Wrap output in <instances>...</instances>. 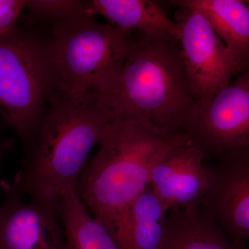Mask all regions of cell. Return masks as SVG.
Returning <instances> with one entry per match:
<instances>
[{
    "instance_id": "2e32d148",
    "label": "cell",
    "mask_w": 249,
    "mask_h": 249,
    "mask_svg": "<svg viewBox=\"0 0 249 249\" xmlns=\"http://www.w3.org/2000/svg\"><path fill=\"white\" fill-rule=\"evenodd\" d=\"M25 9L36 17L54 23L76 16L91 15L86 1L77 0H26Z\"/></svg>"
},
{
    "instance_id": "8fae6325",
    "label": "cell",
    "mask_w": 249,
    "mask_h": 249,
    "mask_svg": "<svg viewBox=\"0 0 249 249\" xmlns=\"http://www.w3.org/2000/svg\"><path fill=\"white\" fill-rule=\"evenodd\" d=\"M169 210L150 186L134 201L116 234L121 249H163Z\"/></svg>"
},
{
    "instance_id": "3957f363",
    "label": "cell",
    "mask_w": 249,
    "mask_h": 249,
    "mask_svg": "<svg viewBox=\"0 0 249 249\" xmlns=\"http://www.w3.org/2000/svg\"><path fill=\"white\" fill-rule=\"evenodd\" d=\"M49 103L16 177L23 196L58 204L62 192L76 187L90 152L115 118L94 93L70 100L55 91Z\"/></svg>"
},
{
    "instance_id": "277c9868",
    "label": "cell",
    "mask_w": 249,
    "mask_h": 249,
    "mask_svg": "<svg viewBox=\"0 0 249 249\" xmlns=\"http://www.w3.org/2000/svg\"><path fill=\"white\" fill-rule=\"evenodd\" d=\"M91 15L54 23L49 42L56 91L78 100L99 93L120 68L132 43V32L110 22L98 24Z\"/></svg>"
},
{
    "instance_id": "6da1fadb",
    "label": "cell",
    "mask_w": 249,
    "mask_h": 249,
    "mask_svg": "<svg viewBox=\"0 0 249 249\" xmlns=\"http://www.w3.org/2000/svg\"><path fill=\"white\" fill-rule=\"evenodd\" d=\"M183 133L135 118L117 117L108 124L76 189L89 213L114 239L131 205L149 186L154 165Z\"/></svg>"
},
{
    "instance_id": "9c48e42d",
    "label": "cell",
    "mask_w": 249,
    "mask_h": 249,
    "mask_svg": "<svg viewBox=\"0 0 249 249\" xmlns=\"http://www.w3.org/2000/svg\"><path fill=\"white\" fill-rule=\"evenodd\" d=\"M205 159L204 150L184 132L157 160L149 186L169 211L202 205L211 186Z\"/></svg>"
},
{
    "instance_id": "9a60e30c",
    "label": "cell",
    "mask_w": 249,
    "mask_h": 249,
    "mask_svg": "<svg viewBox=\"0 0 249 249\" xmlns=\"http://www.w3.org/2000/svg\"><path fill=\"white\" fill-rule=\"evenodd\" d=\"M58 211L69 249H121L107 229L89 213L76 187L62 192Z\"/></svg>"
},
{
    "instance_id": "5b68a950",
    "label": "cell",
    "mask_w": 249,
    "mask_h": 249,
    "mask_svg": "<svg viewBox=\"0 0 249 249\" xmlns=\"http://www.w3.org/2000/svg\"><path fill=\"white\" fill-rule=\"evenodd\" d=\"M55 91L49 43L16 27L0 36V116L26 148Z\"/></svg>"
},
{
    "instance_id": "7a4b0ae2",
    "label": "cell",
    "mask_w": 249,
    "mask_h": 249,
    "mask_svg": "<svg viewBox=\"0 0 249 249\" xmlns=\"http://www.w3.org/2000/svg\"><path fill=\"white\" fill-rule=\"evenodd\" d=\"M94 93L114 118L144 119L170 133L185 132L198 108L179 42L170 36L132 39L119 71Z\"/></svg>"
},
{
    "instance_id": "ffe728a7",
    "label": "cell",
    "mask_w": 249,
    "mask_h": 249,
    "mask_svg": "<svg viewBox=\"0 0 249 249\" xmlns=\"http://www.w3.org/2000/svg\"><path fill=\"white\" fill-rule=\"evenodd\" d=\"M1 124H0V127H1Z\"/></svg>"
},
{
    "instance_id": "30bf717a",
    "label": "cell",
    "mask_w": 249,
    "mask_h": 249,
    "mask_svg": "<svg viewBox=\"0 0 249 249\" xmlns=\"http://www.w3.org/2000/svg\"><path fill=\"white\" fill-rule=\"evenodd\" d=\"M201 209L237 245L249 242V157L218 160Z\"/></svg>"
},
{
    "instance_id": "ac0fdd59",
    "label": "cell",
    "mask_w": 249,
    "mask_h": 249,
    "mask_svg": "<svg viewBox=\"0 0 249 249\" xmlns=\"http://www.w3.org/2000/svg\"><path fill=\"white\" fill-rule=\"evenodd\" d=\"M1 129V127H0ZM14 147V141L11 139H4L0 134V162L6 152L10 151Z\"/></svg>"
},
{
    "instance_id": "d6986e66",
    "label": "cell",
    "mask_w": 249,
    "mask_h": 249,
    "mask_svg": "<svg viewBox=\"0 0 249 249\" xmlns=\"http://www.w3.org/2000/svg\"><path fill=\"white\" fill-rule=\"evenodd\" d=\"M247 66L249 67V62H248V64H247ZM247 66H246V67H247Z\"/></svg>"
},
{
    "instance_id": "ba28073f",
    "label": "cell",
    "mask_w": 249,
    "mask_h": 249,
    "mask_svg": "<svg viewBox=\"0 0 249 249\" xmlns=\"http://www.w3.org/2000/svg\"><path fill=\"white\" fill-rule=\"evenodd\" d=\"M1 187L0 249H69L58 204L24 201L16 177Z\"/></svg>"
},
{
    "instance_id": "7c38bea8",
    "label": "cell",
    "mask_w": 249,
    "mask_h": 249,
    "mask_svg": "<svg viewBox=\"0 0 249 249\" xmlns=\"http://www.w3.org/2000/svg\"><path fill=\"white\" fill-rule=\"evenodd\" d=\"M170 3L200 13L245 69L249 61V6L245 1L173 0Z\"/></svg>"
},
{
    "instance_id": "8992f818",
    "label": "cell",
    "mask_w": 249,
    "mask_h": 249,
    "mask_svg": "<svg viewBox=\"0 0 249 249\" xmlns=\"http://www.w3.org/2000/svg\"><path fill=\"white\" fill-rule=\"evenodd\" d=\"M175 18L187 78L200 107L227 88L243 69L200 13L178 7Z\"/></svg>"
},
{
    "instance_id": "4fadbf2b",
    "label": "cell",
    "mask_w": 249,
    "mask_h": 249,
    "mask_svg": "<svg viewBox=\"0 0 249 249\" xmlns=\"http://www.w3.org/2000/svg\"><path fill=\"white\" fill-rule=\"evenodd\" d=\"M163 249H249V242L237 245L201 206L171 210Z\"/></svg>"
},
{
    "instance_id": "52a82bcc",
    "label": "cell",
    "mask_w": 249,
    "mask_h": 249,
    "mask_svg": "<svg viewBox=\"0 0 249 249\" xmlns=\"http://www.w3.org/2000/svg\"><path fill=\"white\" fill-rule=\"evenodd\" d=\"M185 132L206 158L249 157V67L209 102L198 106Z\"/></svg>"
},
{
    "instance_id": "5bb4252c",
    "label": "cell",
    "mask_w": 249,
    "mask_h": 249,
    "mask_svg": "<svg viewBox=\"0 0 249 249\" xmlns=\"http://www.w3.org/2000/svg\"><path fill=\"white\" fill-rule=\"evenodd\" d=\"M91 16L100 15L124 30L152 36H170L178 40V27L158 3L152 0H90Z\"/></svg>"
},
{
    "instance_id": "e0dca14e",
    "label": "cell",
    "mask_w": 249,
    "mask_h": 249,
    "mask_svg": "<svg viewBox=\"0 0 249 249\" xmlns=\"http://www.w3.org/2000/svg\"><path fill=\"white\" fill-rule=\"evenodd\" d=\"M25 5L26 0H0V36L16 28Z\"/></svg>"
}]
</instances>
